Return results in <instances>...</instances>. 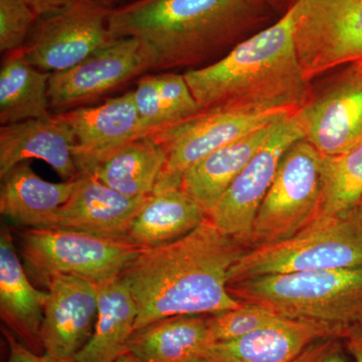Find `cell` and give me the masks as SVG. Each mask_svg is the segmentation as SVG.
Returning <instances> with one entry per match:
<instances>
[{
  "label": "cell",
  "mask_w": 362,
  "mask_h": 362,
  "mask_svg": "<svg viewBox=\"0 0 362 362\" xmlns=\"http://www.w3.org/2000/svg\"><path fill=\"white\" fill-rule=\"evenodd\" d=\"M98 1L101 2L108 8L114 9L116 7L123 6V4H128V2L133 1V0H98Z\"/></svg>",
  "instance_id": "obj_35"
},
{
  "label": "cell",
  "mask_w": 362,
  "mask_h": 362,
  "mask_svg": "<svg viewBox=\"0 0 362 362\" xmlns=\"http://www.w3.org/2000/svg\"><path fill=\"white\" fill-rule=\"evenodd\" d=\"M78 178L51 182L37 175L28 161L21 162L1 177L0 213L18 225L40 228L68 202Z\"/></svg>",
  "instance_id": "obj_23"
},
{
  "label": "cell",
  "mask_w": 362,
  "mask_h": 362,
  "mask_svg": "<svg viewBox=\"0 0 362 362\" xmlns=\"http://www.w3.org/2000/svg\"><path fill=\"white\" fill-rule=\"evenodd\" d=\"M51 73L28 64L18 51L4 54L0 69V123L21 122L52 116Z\"/></svg>",
  "instance_id": "obj_27"
},
{
  "label": "cell",
  "mask_w": 362,
  "mask_h": 362,
  "mask_svg": "<svg viewBox=\"0 0 362 362\" xmlns=\"http://www.w3.org/2000/svg\"><path fill=\"white\" fill-rule=\"evenodd\" d=\"M228 290L289 320L319 324L344 338L362 324V267L261 276L235 281Z\"/></svg>",
  "instance_id": "obj_4"
},
{
  "label": "cell",
  "mask_w": 362,
  "mask_h": 362,
  "mask_svg": "<svg viewBox=\"0 0 362 362\" xmlns=\"http://www.w3.org/2000/svg\"><path fill=\"white\" fill-rule=\"evenodd\" d=\"M270 0H133L111 9L115 39L144 40L154 71L202 68L218 61L265 20Z\"/></svg>",
  "instance_id": "obj_3"
},
{
  "label": "cell",
  "mask_w": 362,
  "mask_h": 362,
  "mask_svg": "<svg viewBox=\"0 0 362 362\" xmlns=\"http://www.w3.org/2000/svg\"><path fill=\"white\" fill-rule=\"evenodd\" d=\"M166 162L165 149L149 136H144L107 157L92 175L127 197H149L156 192Z\"/></svg>",
  "instance_id": "obj_25"
},
{
  "label": "cell",
  "mask_w": 362,
  "mask_h": 362,
  "mask_svg": "<svg viewBox=\"0 0 362 362\" xmlns=\"http://www.w3.org/2000/svg\"><path fill=\"white\" fill-rule=\"evenodd\" d=\"M207 315L168 317L135 331L128 350L144 362H192L213 344Z\"/></svg>",
  "instance_id": "obj_24"
},
{
  "label": "cell",
  "mask_w": 362,
  "mask_h": 362,
  "mask_svg": "<svg viewBox=\"0 0 362 362\" xmlns=\"http://www.w3.org/2000/svg\"><path fill=\"white\" fill-rule=\"evenodd\" d=\"M113 362H144L137 357L134 356V354H131V352H127V354H123L122 356L119 357L118 359H116L115 361Z\"/></svg>",
  "instance_id": "obj_37"
},
{
  "label": "cell",
  "mask_w": 362,
  "mask_h": 362,
  "mask_svg": "<svg viewBox=\"0 0 362 362\" xmlns=\"http://www.w3.org/2000/svg\"><path fill=\"white\" fill-rule=\"evenodd\" d=\"M47 297L42 320V350L54 358L75 361L89 341L98 315L95 283L74 275L58 274L47 279Z\"/></svg>",
  "instance_id": "obj_14"
},
{
  "label": "cell",
  "mask_w": 362,
  "mask_h": 362,
  "mask_svg": "<svg viewBox=\"0 0 362 362\" xmlns=\"http://www.w3.org/2000/svg\"><path fill=\"white\" fill-rule=\"evenodd\" d=\"M294 9L218 61L183 73L199 112L300 110L313 89L295 39Z\"/></svg>",
  "instance_id": "obj_2"
},
{
  "label": "cell",
  "mask_w": 362,
  "mask_h": 362,
  "mask_svg": "<svg viewBox=\"0 0 362 362\" xmlns=\"http://www.w3.org/2000/svg\"><path fill=\"white\" fill-rule=\"evenodd\" d=\"M325 337H340L319 324L286 319L246 337L209 345L202 358L214 362H293L306 347Z\"/></svg>",
  "instance_id": "obj_19"
},
{
  "label": "cell",
  "mask_w": 362,
  "mask_h": 362,
  "mask_svg": "<svg viewBox=\"0 0 362 362\" xmlns=\"http://www.w3.org/2000/svg\"><path fill=\"white\" fill-rule=\"evenodd\" d=\"M35 9L39 16H47L56 13L68 6L73 0H25Z\"/></svg>",
  "instance_id": "obj_34"
},
{
  "label": "cell",
  "mask_w": 362,
  "mask_h": 362,
  "mask_svg": "<svg viewBox=\"0 0 362 362\" xmlns=\"http://www.w3.org/2000/svg\"><path fill=\"white\" fill-rule=\"evenodd\" d=\"M75 133V159L81 175H92L112 153L142 138L133 92L108 98L96 106H82L52 114Z\"/></svg>",
  "instance_id": "obj_15"
},
{
  "label": "cell",
  "mask_w": 362,
  "mask_h": 362,
  "mask_svg": "<svg viewBox=\"0 0 362 362\" xmlns=\"http://www.w3.org/2000/svg\"><path fill=\"white\" fill-rule=\"evenodd\" d=\"M298 111L278 121L265 144L207 214L221 232L247 247L259 207L270 189L281 159L293 143L305 138Z\"/></svg>",
  "instance_id": "obj_12"
},
{
  "label": "cell",
  "mask_w": 362,
  "mask_h": 362,
  "mask_svg": "<svg viewBox=\"0 0 362 362\" xmlns=\"http://www.w3.org/2000/svg\"><path fill=\"white\" fill-rule=\"evenodd\" d=\"M110 13L98 0H73L56 13L40 16L18 52L40 71L68 70L115 40Z\"/></svg>",
  "instance_id": "obj_8"
},
{
  "label": "cell",
  "mask_w": 362,
  "mask_h": 362,
  "mask_svg": "<svg viewBox=\"0 0 362 362\" xmlns=\"http://www.w3.org/2000/svg\"><path fill=\"white\" fill-rule=\"evenodd\" d=\"M342 338L325 337L311 343L293 362H349L343 351Z\"/></svg>",
  "instance_id": "obj_31"
},
{
  "label": "cell",
  "mask_w": 362,
  "mask_h": 362,
  "mask_svg": "<svg viewBox=\"0 0 362 362\" xmlns=\"http://www.w3.org/2000/svg\"><path fill=\"white\" fill-rule=\"evenodd\" d=\"M77 138L54 115L6 124L0 127V176L30 159L49 164L64 181L81 177L75 149Z\"/></svg>",
  "instance_id": "obj_17"
},
{
  "label": "cell",
  "mask_w": 362,
  "mask_h": 362,
  "mask_svg": "<svg viewBox=\"0 0 362 362\" xmlns=\"http://www.w3.org/2000/svg\"><path fill=\"white\" fill-rule=\"evenodd\" d=\"M47 292L39 291L26 277L11 230L0 233V313L7 327L33 351H42V320Z\"/></svg>",
  "instance_id": "obj_18"
},
{
  "label": "cell",
  "mask_w": 362,
  "mask_h": 362,
  "mask_svg": "<svg viewBox=\"0 0 362 362\" xmlns=\"http://www.w3.org/2000/svg\"><path fill=\"white\" fill-rule=\"evenodd\" d=\"M4 334L8 343L9 356L7 362H75L54 358L45 352L44 354H37L23 342L18 341L11 331L4 329Z\"/></svg>",
  "instance_id": "obj_32"
},
{
  "label": "cell",
  "mask_w": 362,
  "mask_h": 362,
  "mask_svg": "<svg viewBox=\"0 0 362 362\" xmlns=\"http://www.w3.org/2000/svg\"><path fill=\"white\" fill-rule=\"evenodd\" d=\"M132 92L143 137L199 113L183 74H145Z\"/></svg>",
  "instance_id": "obj_26"
},
{
  "label": "cell",
  "mask_w": 362,
  "mask_h": 362,
  "mask_svg": "<svg viewBox=\"0 0 362 362\" xmlns=\"http://www.w3.org/2000/svg\"><path fill=\"white\" fill-rule=\"evenodd\" d=\"M156 66V52L144 40L115 39L77 66L52 74L49 83L51 110L61 113L88 106L131 81L154 71Z\"/></svg>",
  "instance_id": "obj_10"
},
{
  "label": "cell",
  "mask_w": 362,
  "mask_h": 362,
  "mask_svg": "<svg viewBox=\"0 0 362 362\" xmlns=\"http://www.w3.org/2000/svg\"><path fill=\"white\" fill-rule=\"evenodd\" d=\"M291 6L308 80L362 61V0H294Z\"/></svg>",
  "instance_id": "obj_9"
},
{
  "label": "cell",
  "mask_w": 362,
  "mask_h": 362,
  "mask_svg": "<svg viewBox=\"0 0 362 362\" xmlns=\"http://www.w3.org/2000/svg\"><path fill=\"white\" fill-rule=\"evenodd\" d=\"M349 213H351L354 218H356V221L358 223V225L362 228V197L356 207H354L351 211H349Z\"/></svg>",
  "instance_id": "obj_36"
},
{
  "label": "cell",
  "mask_w": 362,
  "mask_h": 362,
  "mask_svg": "<svg viewBox=\"0 0 362 362\" xmlns=\"http://www.w3.org/2000/svg\"><path fill=\"white\" fill-rule=\"evenodd\" d=\"M341 68L298 111L305 139L328 157L362 143V61Z\"/></svg>",
  "instance_id": "obj_13"
},
{
  "label": "cell",
  "mask_w": 362,
  "mask_h": 362,
  "mask_svg": "<svg viewBox=\"0 0 362 362\" xmlns=\"http://www.w3.org/2000/svg\"><path fill=\"white\" fill-rule=\"evenodd\" d=\"M206 218L181 185L156 188L131 221L125 240L140 249L160 246L192 232Z\"/></svg>",
  "instance_id": "obj_20"
},
{
  "label": "cell",
  "mask_w": 362,
  "mask_h": 362,
  "mask_svg": "<svg viewBox=\"0 0 362 362\" xmlns=\"http://www.w3.org/2000/svg\"><path fill=\"white\" fill-rule=\"evenodd\" d=\"M286 319L275 315L258 305L244 303L239 308L221 311L206 316L213 343L230 341L256 331L271 327Z\"/></svg>",
  "instance_id": "obj_29"
},
{
  "label": "cell",
  "mask_w": 362,
  "mask_h": 362,
  "mask_svg": "<svg viewBox=\"0 0 362 362\" xmlns=\"http://www.w3.org/2000/svg\"><path fill=\"white\" fill-rule=\"evenodd\" d=\"M327 158L305 138L286 150L259 207L249 247L288 239L318 218Z\"/></svg>",
  "instance_id": "obj_6"
},
{
  "label": "cell",
  "mask_w": 362,
  "mask_h": 362,
  "mask_svg": "<svg viewBox=\"0 0 362 362\" xmlns=\"http://www.w3.org/2000/svg\"><path fill=\"white\" fill-rule=\"evenodd\" d=\"M294 112H199L181 122L152 132L147 136L160 144L168 154L165 169L156 188L181 185L183 173L204 157Z\"/></svg>",
  "instance_id": "obj_11"
},
{
  "label": "cell",
  "mask_w": 362,
  "mask_h": 362,
  "mask_svg": "<svg viewBox=\"0 0 362 362\" xmlns=\"http://www.w3.org/2000/svg\"><path fill=\"white\" fill-rule=\"evenodd\" d=\"M39 18V14L25 0H0L1 54H11L21 49Z\"/></svg>",
  "instance_id": "obj_30"
},
{
  "label": "cell",
  "mask_w": 362,
  "mask_h": 362,
  "mask_svg": "<svg viewBox=\"0 0 362 362\" xmlns=\"http://www.w3.org/2000/svg\"><path fill=\"white\" fill-rule=\"evenodd\" d=\"M361 197L362 143L341 156L328 157L317 220L349 214Z\"/></svg>",
  "instance_id": "obj_28"
},
{
  "label": "cell",
  "mask_w": 362,
  "mask_h": 362,
  "mask_svg": "<svg viewBox=\"0 0 362 362\" xmlns=\"http://www.w3.org/2000/svg\"><path fill=\"white\" fill-rule=\"evenodd\" d=\"M98 315L89 341L75 362H113L129 352L136 331L138 309L122 275L96 284Z\"/></svg>",
  "instance_id": "obj_21"
},
{
  "label": "cell",
  "mask_w": 362,
  "mask_h": 362,
  "mask_svg": "<svg viewBox=\"0 0 362 362\" xmlns=\"http://www.w3.org/2000/svg\"><path fill=\"white\" fill-rule=\"evenodd\" d=\"M147 197H127L107 187L94 175L81 176L68 202L40 228L78 230L126 242L131 221Z\"/></svg>",
  "instance_id": "obj_16"
},
{
  "label": "cell",
  "mask_w": 362,
  "mask_h": 362,
  "mask_svg": "<svg viewBox=\"0 0 362 362\" xmlns=\"http://www.w3.org/2000/svg\"><path fill=\"white\" fill-rule=\"evenodd\" d=\"M343 340L354 361L362 362V324L350 328Z\"/></svg>",
  "instance_id": "obj_33"
},
{
  "label": "cell",
  "mask_w": 362,
  "mask_h": 362,
  "mask_svg": "<svg viewBox=\"0 0 362 362\" xmlns=\"http://www.w3.org/2000/svg\"><path fill=\"white\" fill-rule=\"evenodd\" d=\"M192 362H214V361H209V359L202 358V359H199V361H192Z\"/></svg>",
  "instance_id": "obj_38"
},
{
  "label": "cell",
  "mask_w": 362,
  "mask_h": 362,
  "mask_svg": "<svg viewBox=\"0 0 362 362\" xmlns=\"http://www.w3.org/2000/svg\"><path fill=\"white\" fill-rule=\"evenodd\" d=\"M362 267V228L351 213L319 218L301 232L247 247L233 266L230 283L244 279Z\"/></svg>",
  "instance_id": "obj_5"
},
{
  "label": "cell",
  "mask_w": 362,
  "mask_h": 362,
  "mask_svg": "<svg viewBox=\"0 0 362 362\" xmlns=\"http://www.w3.org/2000/svg\"><path fill=\"white\" fill-rule=\"evenodd\" d=\"M247 250L207 218L180 239L142 249L122 274L137 305L136 331L168 317L211 315L243 306L228 284Z\"/></svg>",
  "instance_id": "obj_1"
},
{
  "label": "cell",
  "mask_w": 362,
  "mask_h": 362,
  "mask_svg": "<svg viewBox=\"0 0 362 362\" xmlns=\"http://www.w3.org/2000/svg\"><path fill=\"white\" fill-rule=\"evenodd\" d=\"M278 121L216 150L181 175V187L202 207L206 216L265 144Z\"/></svg>",
  "instance_id": "obj_22"
},
{
  "label": "cell",
  "mask_w": 362,
  "mask_h": 362,
  "mask_svg": "<svg viewBox=\"0 0 362 362\" xmlns=\"http://www.w3.org/2000/svg\"><path fill=\"white\" fill-rule=\"evenodd\" d=\"M21 249L26 265L45 282L65 274L95 284L122 275L142 250L125 240L49 228L21 233Z\"/></svg>",
  "instance_id": "obj_7"
}]
</instances>
